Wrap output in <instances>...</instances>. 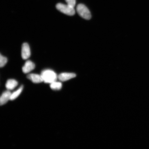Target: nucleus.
Listing matches in <instances>:
<instances>
[{"label":"nucleus","instance_id":"12","mask_svg":"<svg viewBox=\"0 0 149 149\" xmlns=\"http://www.w3.org/2000/svg\"><path fill=\"white\" fill-rule=\"evenodd\" d=\"M7 62V58L3 56L1 54L0 56V66L1 68H3L6 64Z\"/></svg>","mask_w":149,"mask_h":149},{"label":"nucleus","instance_id":"1","mask_svg":"<svg viewBox=\"0 0 149 149\" xmlns=\"http://www.w3.org/2000/svg\"><path fill=\"white\" fill-rule=\"evenodd\" d=\"M41 75L42 76L43 81L46 83L51 84L56 81L58 77L55 72L53 70H50L42 71Z\"/></svg>","mask_w":149,"mask_h":149},{"label":"nucleus","instance_id":"6","mask_svg":"<svg viewBox=\"0 0 149 149\" xmlns=\"http://www.w3.org/2000/svg\"><path fill=\"white\" fill-rule=\"evenodd\" d=\"M76 76V74L73 73L63 72L59 74L58 77L60 81H65L75 77Z\"/></svg>","mask_w":149,"mask_h":149},{"label":"nucleus","instance_id":"7","mask_svg":"<svg viewBox=\"0 0 149 149\" xmlns=\"http://www.w3.org/2000/svg\"><path fill=\"white\" fill-rule=\"evenodd\" d=\"M27 78L34 83H40L43 81L41 74H31L27 76Z\"/></svg>","mask_w":149,"mask_h":149},{"label":"nucleus","instance_id":"8","mask_svg":"<svg viewBox=\"0 0 149 149\" xmlns=\"http://www.w3.org/2000/svg\"><path fill=\"white\" fill-rule=\"evenodd\" d=\"M11 94L12 93L8 90L5 91L3 93L0 98V104L1 105H4L10 100Z\"/></svg>","mask_w":149,"mask_h":149},{"label":"nucleus","instance_id":"5","mask_svg":"<svg viewBox=\"0 0 149 149\" xmlns=\"http://www.w3.org/2000/svg\"><path fill=\"white\" fill-rule=\"evenodd\" d=\"M35 65L32 61H26L25 65L22 68L24 73L27 74L34 69Z\"/></svg>","mask_w":149,"mask_h":149},{"label":"nucleus","instance_id":"2","mask_svg":"<svg viewBox=\"0 0 149 149\" xmlns=\"http://www.w3.org/2000/svg\"><path fill=\"white\" fill-rule=\"evenodd\" d=\"M56 8L60 12L69 16H73L75 14L74 7L68 4L58 3L56 5Z\"/></svg>","mask_w":149,"mask_h":149},{"label":"nucleus","instance_id":"10","mask_svg":"<svg viewBox=\"0 0 149 149\" xmlns=\"http://www.w3.org/2000/svg\"><path fill=\"white\" fill-rule=\"evenodd\" d=\"M50 84V87L53 90H59L62 88V84L60 82L56 81Z\"/></svg>","mask_w":149,"mask_h":149},{"label":"nucleus","instance_id":"11","mask_svg":"<svg viewBox=\"0 0 149 149\" xmlns=\"http://www.w3.org/2000/svg\"><path fill=\"white\" fill-rule=\"evenodd\" d=\"M23 85L20 87L17 90L13 93L11 94L10 100H14L15 99L17 98L21 94V93L23 91Z\"/></svg>","mask_w":149,"mask_h":149},{"label":"nucleus","instance_id":"4","mask_svg":"<svg viewBox=\"0 0 149 149\" xmlns=\"http://www.w3.org/2000/svg\"><path fill=\"white\" fill-rule=\"evenodd\" d=\"M21 55L22 58L25 60L29 58L31 56L30 49L27 43H24L22 45Z\"/></svg>","mask_w":149,"mask_h":149},{"label":"nucleus","instance_id":"13","mask_svg":"<svg viewBox=\"0 0 149 149\" xmlns=\"http://www.w3.org/2000/svg\"><path fill=\"white\" fill-rule=\"evenodd\" d=\"M67 4L74 7L76 4V0H65Z\"/></svg>","mask_w":149,"mask_h":149},{"label":"nucleus","instance_id":"3","mask_svg":"<svg viewBox=\"0 0 149 149\" xmlns=\"http://www.w3.org/2000/svg\"><path fill=\"white\" fill-rule=\"evenodd\" d=\"M78 13L81 17L86 20H89L91 18L90 11L85 5L83 4H79L76 8Z\"/></svg>","mask_w":149,"mask_h":149},{"label":"nucleus","instance_id":"9","mask_svg":"<svg viewBox=\"0 0 149 149\" xmlns=\"http://www.w3.org/2000/svg\"><path fill=\"white\" fill-rule=\"evenodd\" d=\"M17 81L14 79H9L7 81L6 87L8 90L14 89L18 85Z\"/></svg>","mask_w":149,"mask_h":149}]
</instances>
